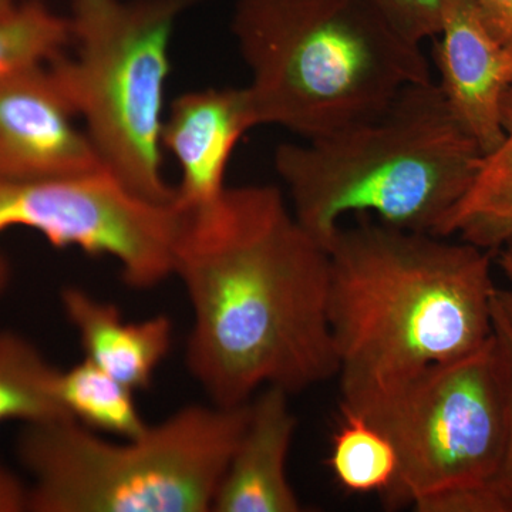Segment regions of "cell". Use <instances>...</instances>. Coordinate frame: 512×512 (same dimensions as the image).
<instances>
[{
	"instance_id": "11",
	"label": "cell",
	"mask_w": 512,
	"mask_h": 512,
	"mask_svg": "<svg viewBox=\"0 0 512 512\" xmlns=\"http://www.w3.org/2000/svg\"><path fill=\"white\" fill-rule=\"evenodd\" d=\"M256 124L247 87L202 89L181 94L165 116L161 143L181 171L180 207L190 212L217 200L225 191L232 153Z\"/></svg>"
},
{
	"instance_id": "16",
	"label": "cell",
	"mask_w": 512,
	"mask_h": 512,
	"mask_svg": "<svg viewBox=\"0 0 512 512\" xmlns=\"http://www.w3.org/2000/svg\"><path fill=\"white\" fill-rule=\"evenodd\" d=\"M57 394L64 412L90 430L133 439L147 429L134 390L89 359L60 370Z\"/></svg>"
},
{
	"instance_id": "10",
	"label": "cell",
	"mask_w": 512,
	"mask_h": 512,
	"mask_svg": "<svg viewBox=\"0 0 512 512\" xmlns=\"http://www.w3.org/2000/svg\"><path fill=\"white\" fill-rule=\"evenodd\" d=\"M434 64L448 109L488 154L504 137L505 101L512 90V47L485 23L474 0H443Z\"/></svg>"
},
{
	"instance_id": "3",
	"label": "cell",
	"mask_w": 512,
	"mask_h": 512,
	"mask_svg": "<svg viewBox=\"0 0 512 512\" xmlns=\"http://www.w3.org/2000/svg\"><path fill=\"white\" fill-rule=\"evenodd\" d=\"M483 157L430 80L410 84L369 119L281 144L274 163L296 220L326 247L350 214L439 235Z\"/></svg>"
},
{
	"instance_id": "12",
	"label": "cell",
	"mask_w": 512,
	"mask_h": 512,
	"mask_svg": "<svg viewBox=\"0 0 512 512\" xmlns=\"http://www.w3.org/2000/svg\"><path fill=\"white\" fill-rule=\"evenodd\" d=\"M289 396L278 387H264L249 402L247 424L222 477L212 511L303 510L286 468L298 424Z\"/></svg>"
},
{
	"instance_id": "5",
	"label": "cell",
	"mask_w": 512,
	"mask_h": 512,
	"mask_svg": "<svg viewBox=\"0 0 512 512\" xmlns=\"http://www.w3.org/2000/svg\"><path fill=\"white\" fill-rule=\"evenodd\" d=\"M248 412L249 403L192 404L124 443L72 417L28 424L18 441L28 511H212Z\"/></svg>"
},
{
	"instance_id": "15",
	"label": "cell",
	"mask_w": 512,
	"mask_h": 512,
	"mask_svg": "<svg viewBox=\"0 0 512 512\" xmlns=\"http://www.w3.org/2000/svg\"><path fill=\"white\" fill-rule=\"evenodd\" d=\"M59 372L30 340L0 332V424L28 426L69 417L57 394Z\"/></svg>"
},
{
	"instance_id": "4",
	"label": "cell",
	"mask_w": 512,
	"mask_h": 512,
	"mask_svg": "<svg viewBox=\"0 0 512 512\" xmlns=\"http://www.w3.org/2000/svg\"><path fill=\"white\" fill-rule=\"evenodd\" d=\"M232 35L258 126L313 140L369 119L430 82L421 45L369 0H235Z\"/></svg>"
},
{
	"instance_id": "18",
	"label": "cell",
	"mask_w": 512,
	"mask_h": 512,
	"mask_svg": "<svg viewBox=\"0 0 512 512\" xmlns=\"http://www.w3.org/2000/svg\"><path fill=\"white\" fill-rule=\"evenodd\" d=\"M72 45L69 19L42 0H26L0 19V79L52 62Z\"/></svg>"
},
{
	"instance_id": "8",
	"label": "cell",
	"mask_w": 512,
	"mask_h": 512,
	"mask_svg": "<svg viewBox=\"0 0 512 512\" xmlns=\"http://www.w3.org/2000/svg\"><path fill=\"white\" fill-rule=\"evenodd\" d=\"M185 218L177 201H148L107 170L36 180L0 177V235L28 228L53 247L110 256L124 281L138 289L174 275ZM8 281L9 265L0 254V295Z\"/></svg>"
},
{
	"instance_id": "2",
	"label": "cell",
	"mask_w": 512,
	"mask_h": 512,
	"mask_svg": "<svg viewBox=\"0 0 512 512\" xmlns=\"http://www.w3.org/2000/svg\"><path fill=\"white\" fill-rule=\"evenodd\" d=\"M326 248L340 413L363 416L493 336V252L376 220L340 225Z\"/></svg>"
},
{
	"instance_id": "14",
	"label": "cell",
	"mask_w": 512,
	"mask_h": 512,
	"mask_svg": "<svg viewBox=\"0 0 512 512\" xmlns=\"http://www.w3.org/2000/svg\"><path fill=\"white\" fill-rule=\"evenodd\" d=\"M488 252L512 244V90L505 101L504 137L485 154L473 184L440 229Z\"/></svg>"
},
{
	"instance_id": "13",
	"label": "cell",
	"mask_w": 512,
	"mask_h": 512,
	"mask_svg": "<svg viewBox=\"0 0 512 512\" xmlns=\"http://www.w3.org/2000/svg\"><path fill=\"white\" fill-rule=\"evenodd\" d=\"M62 305L86 359L134 392L150 386L173 346L171 319L160 315L127 322L114 303L100 301L80 288L64 289Z\"/></svg>"
},
{
	"instance_id": "24",
	"label": "cell",
	"mask_w": 512,
	"mask_h": 512,
	"mask_svg": "<svg viewBox=\"0 0 512 512\" xmlns=\"http://www.w3.org/2000/svg\"><path fill=\"white\" fill-rule=\"evenodd\" d=\"M16 0H0V19L8 18L18 8Z\"/></svg>"
},
{
	"instance_id": "23",
	"label": "cell",
	"mask_w": 512,
	"mask_h": 512,
	"mask_svg": "<svg viewBox=\"0 0 512 512\" xmlns=\"http://www.w3.org/2000/svg\"><path fill=\"white\" fill-rule=\"evenodd\" d=\"M497 265L503 271L505 278H507L510 288L498 289L495 291V299L498 305L503 309L505 316L510 319L512 323V244L508 245L497 252Z\"/></svg>"
},
{
	"instance_id": "21",
	"label": "cell",
	"mask_w": 512,
	"mask_h": 512,
	"mask_svg": "<svg viewBox=\"0 0 512 512\" xmlns=\"http://www.w3.org/2000/svg\"><path fill=\"white\" fill-rule=\"evenodd\" d=\"M481 16L503 42L512 47V0H474Z\"/></svg>"
},
{
	"instance_id": "17",
	"label": "cell",
	"mask_w": 512,
	"mask_h": 512,
	"mask_svg": "<svg viewBox=\"0 0 512 512\" xmlns=\"http://www.w3.org/2000/svg\"><path fill=\"white\" fill-rule=\"evenodd\" d=\"M328 464L350 493L384 495L396 481L399 456L382 430L356 414L342 413Z\"/></svg>"
},
{
	"instance_id": "7",
	"label": "cell",
	"mask_w": 512,
	"mask_h": 512,
	"mask_svg": "<svg viewBox=\"0 0 512 512\" xmlns=\"http://www.w3.org/2000/svg\"><path fill=\"white\" fill-rule=\"evenodd\" d=\"M363 419L396 447L399 471L384 494L390 507L436 512L487 483L503 453L507 386L491 339L470 355L430 367Z\"/></svg>"
},
{
	"instance_id": "20",
	"label": "cell",
	"mask_w": 512,
	"mask_h": 512,
	"mask_svg": "<svg viewBox=\"0 0 512 512\" xmlns=\"http://www.w3.org/2000/svg\"><path fill=\"white\" fill-rule=\"evenodd\" d=\"M407 39L423 45L439 35L443 0H369Z\"/></svg>"
},
{
	"instance_id": "6",
	"label": "cell",
	"mask_w": 512,
	"mask_h": 512,
	"mask_svg": "<svg viewBox=\"0 0 512 512\" xmlns=\"http://www.w3.org/2000/svg\"><path fill=\"white\" fill-rule=\"evenodd\" d=\"M192 0H72L73 56L49 67L86 124L103 167L128 190L170 204L164 177L165 84L171 40Z\"/></svg>"
},
{
	"instance_id": "9",
	"label": "cell",
	"mask_w": 512,
	"mask_h": 512,
	"mask_svg": "<svg viewBox=\"0 0 512 512\" xmlns=\"http://www.w3.org/2000/svg\"><path fill=\"white\" fill-rule=\"evenodd\" d=\"M50 67L0 79V177H73L106 170Z\"/></svg>"
},
{
	"instance_id": "19",
	"label": "cell",
	"mask_w": 512,
	"mask_h": 512,
	"mask_svg": "<svg viewBox=\"0 0 512 512\" xmlns=\"http://www.w3.org/2000/svg\"><path fill=\"white\" fill-rule=\"evenodd\" d=\"M493 332L507 386V429L503 453L487 483L450 498L436 512H512V323L494 295Z\"/></svg>"
},
{
	"instance_id": "1",
	"label": "cell",
	"mask_w": 512,
	"mask_h": 512,
	"mask_svg": "<svg viewBox=\"0 0 512 512\" xmlns=\"http://www.w3.org/2000/svg\"><path fill=\"white\" fill-rule=\"evenodd\" d=\"M174 275L192 309L187 365L212 404L264 387L301 393L338 375L328 248L274 185L227 187L187 212Z\"/></svg>"
},
{
	"instance_id": "22",
	"label": "cell",
	"mask_w": 512,
	"mask_h": 512,
	"mask_svg": "<svg viewBox=\"0 0 512 512\" xmlns=\"http://www.w3.org/2000/svg\"><path fill=\"white\" fill-rule=\"evenodd\" d=\"M29 487L0 461V512L28 511Z\"/></svg>"
}]
</instances>
